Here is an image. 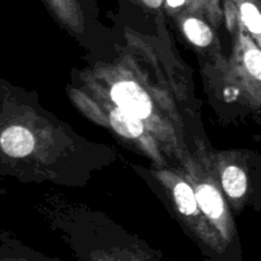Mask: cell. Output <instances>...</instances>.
I'll return each mask as SVG.
<instances>
[{
    "label": "cell",
    "instance_id": "obj_1",
    "mask_svg": "<svg viewBox=\"0 0 261 261\" xmlns=\"http://www.w3.org/2000/svg\"><path fill=\"white\" fill-rule=\"evenodd\" d=\"M111 98L119 109L143 120L152 114V102L144 89L134 82H120L111 89Z\"/></svg>",
    "mask_w": 261,
    "mask_h": 261
},
{
    "label": "cell",
    "instance_id": "obj_2",
    "mask_svg": "<svg viewBox=\"0 0 261 261\" xmlns=\"http://www.w3.org/2000/svg\"><path fill=\"white\" fill-rule=\"evenodd\" d=\"M2 149L8 155L22 158L30 154L35 147V139L28 129L23 126H10L0 135Z\"/></svg>",
    "mask_w": 261,
    "mask_h": 261
},
{
    "label": "cell",
    "instance_id": "obj_3",
    "mask_svg": "<svg viewBox=\"0 0 261 261\" xmlns=\"http://www.w3.org/2000/svg\"><path fill=\"white\" fill-rule=\"evenodd\" d=\"M110 121L116 133L125 138H138L143 133L142 120L119 107L111 112Z\"/></svg>",
    "mask_w": 261,
    "mask_h": 261
},
{
    "label": "cell",
    "instance_id": "obj_4",
    "mask_svg": "<svg viewBox=\"0 0 261 261\" xmlns=\"http://www.w3.org/2000/svg\"><path fill=\"white\" fill-rule=\"evenodd\" d=\"M196 203L200 204V208L209 218L217 219L223 214V200L217 189L211 185H200L195 194Z\"/></svg>",
    "mask_w": 261,
    "mask_h": 261
},
{
    "label": "cell",
    "instance_id": "obj_5",
    "mask_svg": "<svg viewBox=\"0 0 261 261\" xmlns=\"http://www.w3.org/2000/svg\"><path fill=\"white\" fill-rule=\"evenodd\" d=\"M222 182H223L224 190L231 198H241L247 188L246 175L241 168L234 167V166H231L224 171Z\"/></svg>",
    "mask_w": 261,
    "mask_h": 261
},
{
    "label": "cell",
    "instance_id": "obj_6",
    "mask_svg": "<svg viewBox=\"0 0 261 261\" xmlns=\"http://www.w3.org/2000/svg\"><path fill=\"white\" fill-rule=\"evenodd\" d=\"M184 31H185L186 36L189 40L196 46H208L211 45L212 40H213V33H212L211 28L200 19L196 18H189L185 23H184Z\"/></svg>",
    "mask_w": 261,
    "mask_h": 261
},
{
    "label": "cell",
    "instance_id": "obj_7",
    "mask_svg": "<svg viewBox=\"0 0 261 261\" xmlns=\"http://www.w3.org/2000/svg\"><path fill=\"white\" fill-rule=\"evenodd\" d=\"M173 195H175L176 204H177V208L181 213L185 214V216L195 214L198 203H196L195 193L190 188V185L185 182L177 184L175 190H173Z\"/></svg>",
    "mask_w": 261,
    "mask_h": 261
},
{
    "label": "cell",
    "instance_id": "obj_8",
    "mask_svg": "<svg viewBox=\"0 0 261 261\" xmlns=\"http://www.w3.org/2000/svg\"><path fill=\"white\" fill-rule=\"evenodd\" d=\"M240 10H241L242 20L246 24V27L249 28L250 32L256 35V37H259L261 32V15L256 4H254L250 0H244L241 3Z\"/></svg>",
    "mask_w": 261,
    "mask_h": 261
},
{
    "label": "cell",
    "instance_id": "obj_9",
    "mask_svg": "<svg viewBox=\"0 0 261 261\" xmlns=\"http://www.w3.org/2000/svg\"><path fill=\"white\" fill-rule=\"evenodd\" d=\"M245 65L252 76L259 81L261 78V54L256 47H251L245 53Z\"/></svg>",
    "mask_w": 261,
    "mask_h": 261
},
{
    "label": "cell",
    "instance_id": "obj_10",
    "mask_svg": "<svg viewBox=\"0 0 261 261\" xmlns=\"http://www.w3.org/2000/svg\"><path fill=\"white\" fill-rule=\"evenodd\" d=\"M143 2L149 8H160L162 5L163 0H143Z\"/></svg>",
    "mask_w": 261,
    "mask_h": 261
},
{
    "label": "cell",
    "instance_id": "obj_11",
    "mask_svg": "<svg viewBox=\"0 0 261 261\" xmlns=\"http://www.w3.org/2000/svg\"><path fill=\"white\" fill-rule=\"evenodd\" d=\"M185 2L186 0H167V4L170 5V7L176 8V7H180V5H182Z\"/></svg>",
    "mask_w": 261,
    "mask_h": 261
},
{
    "label": "cell",
    "instance_id": "obj_12",
    "mask_svg": "<svg viewBox=\"0 0 261 261\" xmlns=\"http://www.w3.org/2000/svg\"><path fill=\"white\" fill-rule=\"evenodd\" d=\"M194 2H204V0H194Z\"/></svg>",
    "mask_w": 261,
    "mask_h": 261
}]
</instances>
